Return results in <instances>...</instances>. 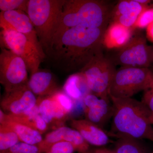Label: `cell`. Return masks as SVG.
<instances>
[{"label":"cell","instance_id":"1","mask_svg":"<svg viewBox=\"0 0 153 153\" xmlns=\"http://www.w3.org/2000/svg\"><path fill=\"white\" fill-rule=\"evenodd\" d=\"M106 30L82 26L69 28L52 41L45 54L67 70L80 71L96 55L102 52Z\"/></svg>","mask_w":153,"mask_h":153},{"label":"cell","instance_id":"2","mask_svg":"<svg viewBox=\"0 0 153 153\" xmlns=\"http://www.w3.org/2000/svg\"><path fill=\"white\" fill-rule=\"evenodd\" d=\"M110 98L113 114L108 135L117 139L128 137L153 142V128L150 120L152 113L142 102L131 97Z\"/></svg>","mask_w":153,"mask_h":153},{"label":"cell","instance_id":"3","mask_svg":"<svg viewBox=\"0 0 153 153\" xmlns=\"http://www.w3.org/2000/svg\"><path fill=\"white\" fill-rule=\"evenodd\" d=\"M112 10L104 1L65 0L52 41L65 30L77 26L106 29Z\"/></svg>","mask_w":153,"mask_h":153},{"label":"cell","instance_id":"4","mask_svg":"<svg viewBox=\"0 0 153 153\" xmlns=\"http://www.w3.org/2000/svg\"><path fill=\"white\" fill-rule=\"evenodd\" d=\"M65 0H29L27 14L44 52L49 49Z\"/></svg>","mask_w":153,"mask_h":153},{"label":"cell","instance_id":"5","mask_svg":"<svg viewBox=\"0 0 153 153\" xmlns=\"http://www.w3.org/2000/svg\"><path fill=\"white\" fill-rule=\"evenodd\" d=\"M153 82V73L149 68L121 67L117 70L109 90V97L131 98L145 91Z\"/></svg>","mask_w":153,"mask_h":153},{"label":"cell","instance_id":"6","mask_svg":"<svg viewBox=\"0 0 153 153\" xmlns=\"http://www.w3.org/2000/svg\"><path fill=\"white\" fill-rule=\"evenodd\" d=\"M115 64L102 52L96 55L79 72L91 93L100 98L110 97L109 90L116 71Z\"/></svg>","mask_w":153,"mask_h":153},{"label":"cell","instance_id":"7","mask_svg":"<svg viewBox=\"0 0 153 153\" xmlns=\"http://www.w3.org/2000/svg\"><path fill=\"white\" fill-rule=\"evenodd\" d=\"M1 44L3 48L10 50L25 61L31 75L37 72L46 54L41 46L25 35L9 28H3Z\"/></svg>","mask_w":153,"mask_h":153},{"label":"cell","instance_id":"8","mask_svg":"<svg viewBox=\"0 0 153 153\" xmlns=\"http://www.w3.org/2000/svg\"><path fill=\"white\" fill-rule=\"evenodd\" d=\"M152 47L147 44L143 36L137 35L132 37L124 47L118 49L111 60L115 65L122 67L149 68L152 63Z\"/></svg>","mask_w":153,"mask_h":153},{"label":"cell","instance_id":"9","mask_svg":"<svg viewBox=\"0 0 153 153\" xmlns=\"http://www.w3.org/2000/svg\"><path fill=\"white\" fill-rule=\"evenodd\" d=\"M28 68L24 60L10 50L2 48L0 53V82L5 91L27 84Z\"/></svg>","mask_w":153,"mask_h":153},{"label":"cell","instance_id":"10","mask_svg":"<svg viewBox=\"0 0 153 153\" xmlns=\"http://www.w3.org/2000/svg\"><path fill=\"white\" fill-rule=\"evenodd\" d=\"M37 102V98L27 83L5 91L1 100V109L9 115H19L32 109Z\"/></svg>","mask_w":153,"mask_h":153},{"label":"cell","instance_id":"11","mask_svg":"<svg viewBox=\"0 0 153 153\" xmlns=\"http://www.w3.org/2000/svg\"><path fill=\"white\" fill-rule=\"evenodd\" d=\"M85 119L102 128L112 117L113 106L110 98H100L89 93L83 99Z\"/></svg>","mask_w":153,"mask_h":153},{"label":"cell","instance_id":"12","mask_svg":"<svg viewBox=\"0 0 153 153\" xmlns=\"http://www.w3.org/2000/svg\"><path fill=\"white\" fill-rule=\"evenodd\" d=\"M0 27L1 29L9 28L22 33L41 47L33 23L25 12L20 10L1 12Z\"/></svg>","mask_w":153,"mask_h":153},{"label":"cell","instance_id":"13","mask_svg":"<svg viewBox=\"0 0 153 153\" xmlns=\"http://www.w3.org/2000/svg\"><path fill=\"white\" fill-rule=\"evenodd\" d=\"M149 6L136 0L121 1L112 9L110 22L118 23L128 28H132L141 13Z\"/></svg>","mask_w":153,"mask_h":153},{"label":"cell","instance_id":"14","mask_svg":"<svg viewBox=\"0 0 153 153\" xmlns=\"http://www.w3.org/2000/svg\"><path fill=\"white\" fill-rule=\"evenodd\" d=\"M37 104L39 113L48 126H55L56 129L63 126L68 114L61 107L53 96L38 97Z\"/></svg>","mask_w":153,"mask_h":153},{"label":"cell","instance_id":"15","mask_svg":"<svg viewBox=\"0 0 153 153\" xmlns=\"http://www.w3.org/2000/svg\"><path fill=\"white\" fill-rule=\"evenodd\" d=\"M70 124L72 128L79 132L89 145L102 147L114 143L108 134L102 128L85 119L71 120Z\"/></svg>","mask_w":153,"mask_h":153},{"label":"cell","instance_id":"16","mask_svg":"<svg viewBox=\"0 0 153 153\" xmlns=\"http://www.w3.org/2000/svg\"><path fill=\"white\" fill-rule=\"evenodd\" d=\"M133 29L118 23L110 22L103 36V47L112 49H119L124 47L133 37Z\"/></svg>","mask_w":153,"mask_h":153},{"label":"cell","instance_id":"17","mask_svg":"<svg viewBox=\"0 0 153 153\" xmlns=\"http://www.w3.org/2000/svg\"><path fill=\"white\" fill-rule=\"evenodd\" d=\"M28 85L38 97L52 95L59 90L53 74L49 71L38 70L31 75Z\"/></svg>","mask_w":153,"mask_h":153},{"label":"cell","instance_id":"18","mask_svg":"<svg viewBox=\"0 0 153 153\" xmlns=\"http://www.w3.org/2000/svg\"><path fill=\"white\" fill-rule=\"evenodd\" d=\"M0 124H5L13 130L19 137L20 141L28 144L38 146L43 138L39 132L30 127L10 119L5 114Z\"/></svg>","mask_w":153,"mask_h":153},{"label":"cell","instance_id":"19","mask_svg":"<svg viewBox=\"0 0 153 153\" xmlns=\"http://www.w3.org/2000/svg\"><path fill=\"white\" fill-rule=\"evenodd\" d=\"M63 91L73 100H79L90 92L80 72L71 74L66 79Z\"/></svg>","mask_w":153,"mask_h":153},{"label":"cell","instance_id":"20","mask_svg":"<svg viewBox=\"0 0 153 153\" xmlns=\"http://www.w3.org/2000/svg\"><path fill=\"white\" fill-rule=\"evenodd\" d=\"M8 116L12 120L23 124L36 130L43 134L49 128L48 125L39 113L37 104L35 107L23 114L17 116Z\"/></svg>","mask_w":153,"mask_h":153},{"label":"cell","instance_id":"21","mask_svg":"<svg viewBox=\"0 0 153 153\" xmlns=\"http://www.w3.org/2000/svg\"><path fill=\"white\" fill-rule=\"evenodd\" d=\"M141 140L128 137L120 138L115 143L113 150L115 153H149Z\"/></svg>","mask_w":153,"mask_h":153},{"label":"cell","instance_id":"22","mask_svg":"<svg viewBox=\"0 0 153 153\" xmlns=\"http://www.w3.org/2000/svg\"><path fill=\"white\" fill-rule=\"evenodd\" d=\"M68 127L63 126L48 133L37 146L40 153H46L53 145L64 141V138Z\"/></svg>","mask_w":153,"mask_h":153},{"label":"cell","instance_id":"23","mask_svg":"<svg viewBox=\"0 0 153 153\" xmlns=\"http://www.w3.org/2000/svg\"><path fill=\"white\" fill-rule=\"evenodd\" d=\"M20 142L13 130L5 124H0V152L7 150Z\"/></svg>","mask_w":153,"mask_h":153},{"label":"cell","instance_id":"24","mask_svg":"<svg viewBox=\"0 0 153 153\" xmlns=\"http://www.w3.org/2000/svg\"><path fill=\"white\" fill-rule=\"evenodd\" d=\"M64 141L70 143L78 153L89 150L90 145L83 138L79 132L68 127L64 138Z\"/></svg>","mask_w":153,"mask_h":153},{"label":"cell","instance_id":"25","mask_svg":"<svg viewBox=\"0 0 153 153\" xmlns=\"http://www.w3.org/2000/svg\"><path fill=\"white\" fill-rule=\"evenodd\" d=\"M29 0H0L1 12L20 10L27 14Z\"/></svg>","mask_w":153,"mask_h":153},{"label":"cell","instance_id":"26","mask_svg":"<svg viewBox=\"0 0 153 153\" xmlns=\"http://www.w3.org/2000/svg\"><path fill=\"white\" fill-rule=\"evenodd\" d=\"M153 23V7H148L141 13L136 22L135 23L133 29L147 28Z\"/></svg>","mask_w":153,"mask_h":153},{"label":"cell","instance_id":"27","mask_svg":"<svg viewBox=\"0 0 153 153\" xmlns=\"http://www.w3.org/2000/svg\"><path fill=\"white\" fill-rule=\"evenodd\" d=\"M52 95L68 114L72 111L74 107V100L63 91H58Z\"/></svg>","mask_w":153,"mask_h":153},{"label":"cell","instance_id":"28","mask_svg":"<svg viewBox=\"0 0 153 153\" xmlns=\"http://www.w3.org/2000/svg\"><path fill=\"white\" fill-rule=\"evenodd\" d=\"M35 152H39L37 146L20 142L7 150L0 153H29Z\"/></svg>","mask_w":153,"mask_h":153},{"label":"cell","instance_id":"29","mask_svg":"<svg viewBox=\"0 0 153 153\" xmlns=\"http://www.w3.org/2000/svg\"><path fill=\"white\" fill-rule=\"evenodd\" d=\"M74 147L70 143L60 142L52 146L46 153H74Z\"/></svg>","mask_w":153,"mask_h":153},{"label":"cell","instance_id":"30","mask_svg":"<svg viewBox=\"0 0 153 153\" xmlns=\"http://www.w3.org/2000/svg\"><path fill=\"white\" fill-rule=\"evenodd\" d=\"M141 101L153 114V82L150 87L144 91Z\"/></svg>","mask_w":153,"mask_h":153},{"label":"cell","instance_id":"31","mask_svg":"<svg viewBox=\"0 0 153 153\" xmlns=\"http://www.w3.org/2000/svg\"><path fill=\"white\" fill-rule=\"evenodd\" d=\"M93 151L94 153H115L113 149L105 147L97 148L94 149Z\"/></svg>","mask_w":153,"mask_h":153},{"label":"cell","instance_id":"32","mask_svg":"<svg viewBox=\"0 0 153 153\" xmlns=\"http://www.w3.org/2000/svg\"><path fill=\"white\" fill-rule=\"evenodd\" d=\"M146 35L148 39L153 42V23L146 28Z\"/></svg>","mask_w":153,"mask_h":153},{"label":"cell","instance_id":"33","mask_svg":"<svg viewBox=\"0 0 153 153\" xmlns=\"http://www.w3.org/2000/svg\"><path fill=\"white\" fill-rule=\"evenodd\" d=\"M150 120L151 124L153 125V114H151L150 117Z\"/></svg>","mask_w":153,"mask_h":153},{"label":"cell","instance_id":"34","mask_svg":"<svg viewBox=\"0 0 153 153\" xmlns=\"http://www.w3.org/2000/svg\"><path fill=\"white\" fill-rule=\"evenodd\" d=\"M78 153H94V152L93 150H91L89 149V150L86 151V152Z\"/></svg>","mask_w":153,"mask_h":153},{"label":"cell","instance_id":"35","mask_svg":"<svg viewBox=\"0 0 153 153\" xmlns=\"http://www.w3.org/2000/svg\"><path fill=\"white\" fill-rule=\"evenodd\" d=\"M151 57H152V62H153V53L151 51Z\"/></svg>","mask_w":153,"mask_h":153},{"label":"cell","instance_id":"36","mask_svg":"<svg viewBox=\"0 0 153 153\" xmlns=\"http://www.w3.org/2000/svg\"><path fill=\"white\" fill-rule=\"evenodd\" d=\"M29 153H40L39 152H31Z\"/></svg>","mask_w":153,"mask_h":153},{"label":"cell","instance_id":"37","mask_svg":"<svg viewBox=\"0 0 153 153\" xmlns=\"http://www.w3.org/2000/svg\"><path fill=\"white\" fill-rule=\"evenodd\" d=\"M152 52L153 53V48H152Z\"/></svg>","mask_w":153,"mask_h":153},{"label":"cell","instance_id":"38","mask_svg":"<svg viewBox=\"0 0 153 153\" xmlns=\"http://www.w3.org/2000/svg\"><path fill=\"white\" fill-rule=\"evenodd\" d=\"M152 153H153V152H152Z\"/></svg>","mask_w":153,"mask_h":153}]
</instances>
